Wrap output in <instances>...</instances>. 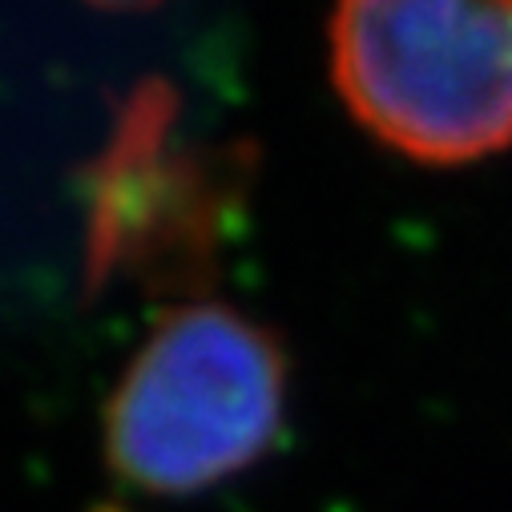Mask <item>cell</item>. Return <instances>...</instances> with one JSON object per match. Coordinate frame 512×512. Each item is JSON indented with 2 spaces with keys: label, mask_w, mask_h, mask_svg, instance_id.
<instances>
[{
  "label": "cell",
  "mask_w": 512,
  "mask_h": 512,
  "mask_svg": "<svg viewBox=\"0 0 512 512\" xmlns=\"http://www.w3.org/2000/svg\"><path fill=\"white\" fill-rule=\"evenodd\" d=\"M287 359L254 319L194 303L162 319L105 404V460L142 492L190 496L259 460L283 424Z\"/></svg>",
  "instance_id": "1"
},
{
  "label": "cell",
  "mask_w": 512,
  "mask_h": 512,
  "mask_svg": "<svg viewBox=\"0 0 512 512\" xmlns=\"http://www.w3.org/2000/svg\"><path fill=\"white\" fill-rule=\"evenodd\" d=\"M331 73L363 130L412 162L512 146V0H339Z\"/></svg>",
  "instance_id": "2"
},
{
  "label": "cell",
  "mask_w": 512,
  "mask_h": 512,
  "mask_svg": "<svg viewBox=\"0 0 512 512\" xmlns=\"http://www.w3.org/2000/svg\"><path fill=\"white\" fill-rule=\"evenodd\" d=\"M85 5H93V9H150V5H158V0H85Z\"/></svg>",
  "instance_id": "3"
}]
</instances>
